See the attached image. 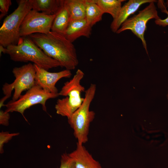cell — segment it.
Instances as JSON below:
<instances>
[{
    "instance_id": "cell-17",
    "label": "cell",
    "mask_w": 168,
    "mask_h": 168,
    "mask_svg": "<svg viewBox=\"0 0 168 168\" xmlns=\"http://www.w3.org/2000/svg\"><path fill=\"white\" fill-rule=\"evenodd\" d=\"M104 13L94 0H86L85 19L91 27L102 20Z\"/></svg>"
},
{
    "instance_id": "cell-14",
    "label": "cell",
    "mask_w": 168,
    "mask_h": 168,
    "mask_svg": "<svg viewBox=\"0 0 168 168\" xmlns=\"http://www.w3.org/2000/svg\"><path fill=\"white\" fill-rule=\"evenodd\" d=\"M32 9L49 15H55L64 4V0H30Z\"/></svg>"
},
{
    "instance_id": "cell-4",
    "label": "cell",
    "mask_w": 168,
    "mask_h": 168,
    "mask_svg": "<svg viewBox=\"0 0 168 168\" xmlns=\"http://www.w3.org/2000/svg\"><path fill=\"white\" fill-rule=\"evenodd\" d=\"M96 89V85L91 83L85 91L83 103L68 118V122L73 130L77 143L83 144L88 141V135L91 123L93 120L95 113L90 110L91 104L94 99Z\"/></svg>"
},
{
    "instance_id": "cell-5",
    "label": "cell",
    "mask_w": 168,
    "mask_h": 168,
    "mask_svg": "<svg viewBox=\"0 0 168 168\" xmlns=\"http://www.w3.org/2000/svg\"><path fill=\"white\" fill-rule=\"evenodd\" d=\"M17 8L4 19L0 28V45L6 48L17 44L21 38L20 30L25 16L32 9L30 0L16 1Z\"/></svg>"
},
{
    "instance_id": "cell-15",
    "label": "cell",
    "mask_w": 168,
    "mask_h": 168,
    "mask_svg": "<svg viewBox=\"0 0 168 168\" xmlns=\"http://www.w3.org/2000/svg\"><path fill=\"white\" fill-rule=\"evenodd\" d=\"M70 20L69 12L64 4L55 15L51 31L63 35Z\"/></svg>"
},
{
    "instance_id": "cell-19",
    "label": "cell",
    "mask_w": 168,
    "mask_h": 168,
    "mask_svg": "<svg viewBox=\"0 0 168 168\" xmlns=\"http://www.w3.org/2000/svg\"><path fill=\"white\" fill-rule=\"evenodd\" d=\"M19 133H10L7 131H2L0 133V153L4 152L3 147L4 144L8 142L13 137L18 135Z\"/></svg>"
},
{
    "instance_id": "cell-1",
    "label": "cell",
    "mask_w": 168,
    "mask_h": 168,
    "mask_svg": "<svg viewBox=\"0 0 168 168\" xmlns=\"http://www.w3.org/2000/svg\"><path fill=\"white\" fill-rule=\"evenodd\" d=\"M28 36L49 57L70 70L78 64L74 45L62 34L50 31L47 34L35 33Z\"/></svg>"
},
{
    "instance_id": "cell-3",
    "label": "cell",
    "mask_w": 168,
    "mask_h": 168,
    "mask_svg": "<svg viewBox=\"0 0 168 168\" xmlns=\"http://www.w3.org/2000/svg\"><path fill=\"white\" fill-rule=\"evenodd\" d=\"M84 75L83 71L78 69L72 78L64 83L58 94L66 97L57 100L55 108L57 114L68 119L81 106L84 100L81 94L85 88L80 82Z\"/></svg>"
},
{
    "instance_id": "cell-12",
    "label": "cell",
    "mask_w": 168,
    "mask_h": 168,
    "mask_svg": "<svg viewBox=\"0 0 168 168\" xmlns=\"http://www.w3.org/2000/svg\"><path fill=\"white\" fill-rule=\"evenodd\" d=\"M68 155L74 160L76 168H102L83 144L77 143L76 149Z\"/></svg>"
},
{
    "instance_id": "cell-24",
    "label": "cell",
    "mask_w": 168,
    "mask_h": 168,
    "mask_svg": "<svg viewBox=\"0 0 168 168\" xmlns=\"http://www.w3.org/2000/svg\"><path fill=\"white\" fill-rule=\"evenodd\" d=\"M6 48L4 47L3 46L0 45V56L2 55V53H3L4 54H6Z\"/></svg>"
},
{
    "instance_id": "cell-26",
    "label": "cell",
    "mask_w": 168,
    "mask_h": 168,
    "mask_svg": "<svg viewBox=\"0 0 168 168\" xmlns=\"http://www.w3.org/2000/svg\"><path fill=\"white\" fill-rule=\"evenodd\" d=\"M167 98L168 99V94H167Z\"/></svg>"
},
{
    "instance_id": "cell-16",
    "label": "cell",
    "mask_w": 168,
    "mask_h": 168,
    "mask_svg": "<svg viewBox=\"0 0 168 168\" xmlns=\"http://www.w3.org/2000/svg\"><path fill=\"white\" fill-rule=\"evenodd\" d=\"M71 20L85 19L86 0H64Z\"/></svg>"
},
{
    "instance_id": "cell-7",
    "label": "cell",
    "mask_w": 168,
    "mask_h": 168,
    "mask_svg": "<svg viewBox=\"0 0 168 168\" xmlns=\"http://www.w3.org/2000/svg\"><path fill=\"white\" fill-rule=\"evenodd\" d=\"M59 96L58 93L54 94L47 92L35 84L27 90L24 94L21 95L17 100H12L5 104L6 108L5 111L9 113L19 112L28 122L24 115L26 110L34 105L40 104L42 105L43 110L47 112L46 101L49 99L54 98Z\"/></svg>"
},
{
    "instance_id": "cell-21",
    "label": "cell",
    "mask_w": 168,
    "mask_h": 168,
    "mask_svg": "<svg viewBox=\"0 0 168 168\" xmlns=\"http://www.w3.org/2000/svg\"><path fill=\"white\" fill-rule=\"evenodd\" d=\"M163 2L161 0H160L158 2V6L162 9L161 12L166 13L167 15V17L164 19H162L159 18L155 20V23L156 25L162 27H165L168 26V11L166 9V7L164 6Z\"/></svg>"
},
{
    "instance_id": "cell-11",
    "label": "cell",
    "mask_w": 168,
    "mask_h": 168,
    "mask_svg": "<svg viewBox=\"0 0 168 168\" xmlns=\"http://www.w3.org/2000/svg\"><path fill=\"white\" fill-rule=\"evenodd\" d=\"M152 2L155 0H129L122 6L116 17L113 20L110 25V28L114 32L120 28L122 24L131 15L134 14L142 5Z\"/></svg>"
},
{
    "instance_id": "cell-20",
    "label": "cell",
    "mask_w": 168,
    "mask_h": 168,
    "mask_svg": "<svg viewBox=\"0 0 168 168\" xmlns=\"http://www.w3.org/2000/svg\"><path fill=\"white\" fill-rule=\"evenodd\" d=\"M59 168H76L75 162L68 154L65 153L61 155Z\"/></svg>"
},
{
    "instance_id": "cell-6",
    "label": "cell",
    "mask_w": 168,
    "mask_h": 168,
    "mask_svg": "<svg viewBox=\"0 0 168 168\" xmlns=\"http://www.w3.org/2000/svg\"><path fill=\"white\" fill-rule=\"evenodd\" d=\"M12 72L15 79L11 83H6L3 85L2 89L5 96L0 100V108L5 106L4 102L11 96L13 90L14 91L12 100L15 101L19 98L23 91L29 90L35 85L36 70L34 64L29 63L15 67Z\"/></svg>"
},
{
    "instance_id": "cell-8",
    "label": "cell",
    "mask_w": 168,
    "mask_h": 168,
    "mask_svg": "<svg viewBox=\"0 0 168 168\" xmlns=\"http://www.w3.org/2000/svg\"><path fill=\"white\" fill-rule=\"evenodd\" d=\"M154 2L149 4L136 15L125 21L116 33L119 34L126 30H130L142 41L143 47L148 54L144 34L147 30V25L148 21L153 19L155 20L160 18L158 16Z\"/></svg>"
},
{
    "instance_id": "cell-2",
    "label": "cell",
    "mask_w": 168,
    "mask_h": 168,
    "mask_svg": "<svg viewBox=\"0 0 168 168\" xmlns=\"http://www.w3.org/2000/svg\"><path fill=\"white\" fill-rule=\"evenodd\" d=\"M6 54L15 62H31L47 71L58 67L60 63L47 56L28 36L21 37L16 45L8 46Z\"/></svg>"
},
{
    "instance_id": "cell-25",
    "label": "cell",
    "mask_w": 168,
    "mask_h": 168,
    "mask_svg": "<svg viewBox=\"0 0 168 168\" xmlns=\"http://www.w3.org/2000/svg\"><path fill=\"white\" fill-rule=\"evenodd\" d=\"M166 4L167 5V7H168V0H167L166 1Z\"/></svg>"
},
{
    "instance_id": "cell-13",
    "label": "cell",
    "mask_w": 168,
    "mask_h": 168,
    "mask_svg": "<svg viewBox=\"0 0 168 168\" xmlns=\"http://www.w3.org/2000/svg\"><path fill=\"white\" fill-rule=\"evenodd\" d=\"M91 28L85 19L71 20L63 35L72 43L81 36L89 38L91 34Z\"/></svg>"
},
{
    "instance_id": "cell-23",
    "label": "cell",
    "mask_w": 168,
    "mask_h": 168,
    "mask_svg": "<svg viewBox=\"0 0 168 168\" xmlns=\"http://www.w3.org/2000/svg\"><path fill=\"white\" fill-rule=\"evenodd\" d=\"M10 115L9 112L3 111L2 110L0 111V124L1 125L7 126L9 124V120Z\"/></svg>"
},
{
    "instance_id": "cell-10",
    "label": "cell",
    "mask_w": 168,
    "mask_h": 168,
    "mask_svg": "<svg viewBox=\"0 0 168 168\" xmlns=\"http://www.w3.org/2000/svg\"><path fill=\"white\" fill-rule=\"evenodd\" d=\"M36 70L35 84L45 91L50 93H58L55 86L57 82L63 78H69L72 75L70 70L65 69L57 72H52L34 64Z\"/></svg>"
},
{
    "instance_id": "cell-18",
    "label": "cell",
    "mask_w": 168,
    "mask_h": 168,
    "mask_svg": "<svg viewBox=\"0 0 168 168\" xmlns=\"http://www.w3.org/2000/svg\"><path fill=\"white\" fill-rule=\"evenodd\" d=\"M104 13L110 14L113 19L117 15L124 0H94Z\"/></svg>"
},
{
    "instance_id": "cell-22",
    "label": "cell",
    "mask_w": 168,
    "mask_h": 168,
    "mask_svg": "<svg viewBox=\"0 0 168 168\" xmlns=\"http://www.w3.org/2000/svg\"><path fill=\"white\" fill-rule=\"evenodd\" d=\"M12 4L11 0H0V18L2 19L7 13Z\"/></svg>"
},
{
    "instance_id": "cell-9",
    "label": "cell",
    "mask_w": 168,
    "mask_h": 168,
    "mask_svg": "<svg viewBox=\"0 0 168 168\" xmlns=\"http://www.w3.org/2000/svg\"><path fill=\"white\" fill-rule=\"evenodd\" d=\"M55 15H49L30 10L25 16L21 24L20 37H24L35 33L47 34L51 31Z\"/></svg>"
}]
</instances>
